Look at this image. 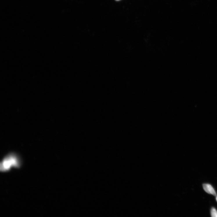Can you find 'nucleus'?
I'll return each mask as SVG.
<instances>
[{
    "label": "nucleus",
    "mask_w": 217,
    "mask_h": 217,
    "mask_svg": "<svg viewBox=\"0 0 217 217\" xmlns=\"http://www.w3.org/2000/svg\"><path fill=\"white\" fill-rule=\"evenodd\" d=\"M216 200H217V196L216 198Z\"/></svg>",
    "instance_id": "20e7f679"
},
{
    "label": "nucleus",
    "mask_w": 217,
    "mask_h": 217,
    "mask_svg": "<svg viewBox=\"0 0 217 217\" xmlns=\"http://www.w3.org/2000/svg\"><path fill=\"white\" fill-rule=\"evenodd\" d=\"M116 1H119V0H116Z\"/></svg>",
    "instance_id": "39448f33"
},
{
    "label": "nucleus",
    "mask_w": 217,
    "mask_h": 217,
    "mask_svg": "<svg viewBox=\"0 0 217 217\" xmlns=\"http://www.w3.org/2000/svg\"><path fill=\"white\" fill-rule=\"evenodd\" d=\"M203 188L205 191L208 193L212 194L214 196H216V193L215 191L210 184H204Z\"/></svg>",
    "instance_id": "f03ea898"
},
{
    "label": "nucleus",
    "mask_w": 217,
    "mask_h": 217,
    "mask_svg": "<svg viewBox=\"0 0 217 217\" xmlns=\"http://www.w3.org/2000/svg\"><path fill=\"white\" fill-rule=\"evenodd\" d=\"M211 216L212 217H217V211L216 209L212 207L211 211Z\"/></svg>",
    "instance_id": "7ed1b4c3"
},
{
    "label": "nucleus",
    "mask_w": 217,
    "mask_h": 217,
    "mask_svg": "<svg viewBox=\"0 0 217 217\" xmlns=\"http://www.w3.org/2000/svg\"><path fill=\"white\" fill-rule=\"evenodd\" d=\"M19 160L17 156L11 154L8 155L3 160L1 164V170L3 171L10 169L12 166L18 167L20 165Z\"/></svg>",
    "instance_id": "f257e3e1"
}]
</instances>
